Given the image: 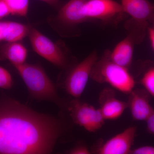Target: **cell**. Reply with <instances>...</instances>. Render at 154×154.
Segmentation results:
<instances>
[{
	"instance_id": "cell-7",
	"label": "cell",
	"mask_w": 154,
	"mask_h": 154,
	"mask_svg": "<svg viewBox=\"0 0 154 154\" xmlns=\"http://www.w3.org/2000/svg\"><path fill=\"white\" fill-rule=\"evenodd\" d=\"M87 20L116 23L125 14L121 4L114 0H86L82 9Z\"/></svg>"
},
{
	"instance_id": "cell-17",
	"label": "cell",
	"mask_w": 154,
	"mask_h": 154,
	"mask_svg": "<svg viewBox=\"0 0 154 154\" xmlns=\"http://www.w3.org/2000/svg\"><path fill=\"white\" fill-rule=\"evenodd\" d=\"M140 83L147 92L154 97V67L144 73L141 79Z\"/></svg>"
},
{
	"instance_id": "cell-25",
	"label": "cell",
	"mask_w": 154,
	"mask_h": 154,
	"mask_svg": "<svg viewBox=\"0 0 154 154\" xmlns=\"http://www.w3.org/2000/svg\"><path fill=\"white\" fill-rule=\"evenodd\" d=\"M152 27H154V23H153V25H152Z\"/></svg>"
},
{
	"instance_id": "cell-9",
	"label": "cell",
	"mask_w": 154,
	"mask_h": 154,
	"mask_svg": "<svg viewBox=\"0 0 154 154\" xmlns=\"http://www.w3.org/2000/svg\"><path fill=\"white\" fill-rule=\"evenodd\" d=\"M137 128H128L99 146L94 152L99 154H128L130 153Z\"/></svg>"
},
{
	"instance_id": "cell-19",
	"label": "cell",
	"mask_w": 154,
	"mask_h": 154,
	"mask_svg": "<svg viewBox=\"0 0 154 154\" xmlns=\"http://www.w3.org/2000/svg\"><path fill=\"white\" fill-rule=\"evenodd\" d=\"M131 154H154V146H143L131 149Z\"/></svg>"
},
{
	"instance_id": "cell-3",
	"label": "cell",
	"mask_w": 154,
	"mask_h": 154,
	"mask_svg": "<svg viewBox=\"0 0 154 154\" xmlns=\"http://www.w3.org/2000/svg\"><path fill=\"white\" fill-rule=\"evenodd\" d=\"M106 50L94 64L91 77L97 82L106 83L122 93L128 94L134 90L135 82L128 69L112 61Z\"/></svg>"
},
{
	"instance_id": "cell-1",
	"label": "cell",
	"mask_w": 154,
	"mask_h": 154,
	"mask_svg": "<svg viewBox=\"0 0 154 154\" xmlns=\"http://www.w3.org/2000/svg\"><path fill=\"white\" fill-rule=\"evenodd\" d=\"M66 131L61 119L0 97V154L51 153Z\"/></svg>"
},
{
	"instance_id": "cell-16",
	"label": "cell",
	"mask_w": 154,
	"mask_h": 154,
	"mask_svg": "<svg viewBox=\"0 0 154 154\" xmlns=\"http://www.w3.org/2000/svg\"><path fill=\"white\" fill-rule=\"evenodd\" d=\"M8 5L11 14L25 17L28 14L29 0H4Z\"/></svg>"
},
{
	"instance_id": "cell-23",
	"label": "cell",
	"mask_w": 154,
	"mask_h": 154,
	"mask_svg": "<svg viewBox=\"0 0 154 154\" xmlns=\"http://www.w3.org/2000/svg\"><path fill=\"white\" fill-rule=\"evenodd\" d=\"M147 32L148 34L149 39L152 48L154 51V27L152 26H149L147 28Z\"/></svg>"
},
{
	"instance_id": "cell-2",
	"label": "cell",
	"mask_w": 154,
	"mask_h": 154,
	"mask_svg": "<svg viewBox=\"0 0 154 154\" xmlns=\"http://www.w3.org/2000/svg\"><path fill=\"white\" fill-rule=\"evenodd\" d=\"M26 85L31 99L52 102L66 110L68 102L61 98L55 86L39 64L14 65Z\"/></svg>"
},
{
	"instance_id": "cell-5",
	"label": "cell",
	"mask_w": 154,
	"mask_h": 154,
	"mask_svg": "<svg viewBox=\"0 0 154 154\" xmlns=\"http://www.w3.org/2000/svg\"><path fill=\"white\" fill-rule=\"evenodd\" d=\"M66 109L75 123L89 132H96L102 128L105 119L99 109L78 99L68 102Z\"/></svg>"
},
{
	"instance_id": "cell-4",
	"label": "cell",
	"mask_w": 154,
	"mask_h": 154,
	"mask_svg": "<svg viewBox=\"0 0 154 154\" xmlns=\"http://www.w3.org/2000/svg\"><path fill=\"white\" fill-rule=\"evenodd\" d=\"M121 5L125 13L131 18L129 35L135 43H140L148 28L154 23V3L148 0H121Z\"/></svg>"
},
{
	"instance_id": "cell-15",
	"label": "cell",
	"mask_w": 154,
	"mask_h": 154,
	"mask_svg": "<svg viewBox=\"0 0 154 154\" xmlns=\"http://www.w3.org/2000/svg\"><path fill=\"white\" fill-rule=\"evenodd\" d=\"M28 56V50L21 43L9 42L0 50V60H9L14 65L25 63Z\"/></svg>"
},
{
	"instance_id": "cell-21",
	"label": "cell",
	"mask_w": 154,
	"mask_h": 154,
	"mask_svg": "<svg viewBox=\"0 0 154 154\" xmlns=\"http://www.w3.org/2000/svg\"><path fill=\"white\" fill-rule=\"evenodd\" d=\"M10 9L4 0H0V19L11 14Z\"/></svg>"
},
{
	"instance_id": "cell-8",
	"label": "cell",
	"mask_w": 154,
	"mask_h": 154,
	"mask_svg": "<svg viewBox=\"0 0 154 154\" xmlns=\"http://www.w3.org/2000/svg\"><path fill=\"white\" fill-rule=\"evenodd\" d=\"M28 35L33 50L37 54L58 67H66V57L57 45L32 27H29Z\"/></svg>"
},
{
	"instance_id": "cell-11",
	"label": "cell",
	"mask_w": 154,
	"mask_h": 154,
	"mask_svg": "<svg viewBox=\"0 0 154 154\" xmlns=\"http://www.w3.org/2000/svg\"><path fill=\"white\" fill-rule=\"evenodd\" d=\"M128 95V108L133 119L137 121H146L154 110L150 103L149 94L145 90H133Z\"/></svg>"
},
{
	"instance_id": "cell-24",
	"label": "cell",
	"mask_w": 154,
	"mask_h": 154,
	"mask_svg": "<svg viewBox=\"0 0 154 154\" xmlns=\"http://www.w3.org/2000/svg\"><path fill=\"white\" fill-rule=\"evenodd\" d=\"M42 2L47 3L50 5L56 7L57 6L59 3V0H39Z\"/></svg>"
},
{
	"instance_id": "cell-10",
	"label": "cell",
	"mask_w": 154,
	"mask_h": 154,
	"mask_svg": "<svg viewBox=\"0 0 154 154\" xmlns=\"http://www.w3.org/2000/svg\"><path fill=\"white\" fill-rule=\"evenodd\" d=\"M99 108L105 120H114L121 116L128 107V103L116 97L114 91L111 88H105L99 97Z\"/></svg>"
},
{
	"instance_id": "cell-20",
	"label": "cell",
	"mask_w": 154,
	"mask_h": 154,
	"mask_svg": "<svg viewBox=\"0 0 154 154\" xmlns=\"http://www.w3.org/2000/svg\"><path fill=\"white\" fill-rule=\"evenodd\" d=\"M70 154H90L91 152L87 146L85 145L77 146L70 150L68 152Z\"/></svg>"
},
{
	"instance_id": "cell-18",
	"label": "cell",
	"mask_w": 154,
	"mask_h": 154,
	"mask_svg": "<svg viewBox=\"0 0 154 154\" xmlns=\"http://www.w3.org/2000/svg\"><path fill=\"white\" fill-rule=\"evenodd\" d=\"M13 79L10 72L0 66V88L9 90L13 87Z\"/></svg>"
},
{
	"instance_id": "cell-13",
	"label": "cell",
	"mask_w": 154,
	"mask_h": 154,
	"mask_svg": "<svg viewBox=\"0 0 154 154\" xmlns=\"http://www.w3.org/2000/svg\"><path fill=\"white\" fill-rule=\"evenodd\" d=\"M86 0H70L60 9L58 15L60 21L68 25H75L88 21L82 12Z\"/></svg>"
},
{
	"instance_id": "cell-6",
	"label": "cell",
	"mask_w": 154,
	"mask_h": 154,
	"mask_svg": "<svg viewBox=\"0 0 154 154\" xmlns=\"http://www.w3.org/2000/svg\"><path fill=\"white\" fill-rule=\"evenodd\" d=\"M98 59L97 52L93 51L72 69L64 81V88L74 99H79L82 95L91 77L92 69Z\"/></svg>"
},
{
	"instance_id": "cell-14",
	"label": "cell",
	"mask_w": 154,
	"mask_h": 154,
	"mask_svg": "<svg viewBox=\"0 0 154 154\" xmlns=\"http://www.w3.org/2000/svg\"><path fill=\"white\" fill-rule=\"evenodd\" d=\"M29 27L21 23L10 21L0 22V42H19L28 35Z\"/></svg>"
},
{
	"instance_id": "cell-12",
	"label": "cell",
	"mask_w": 154,
	"mask_h": 154,
	"mask_svg": "<svg viewBox=\"0 0 154 154\" xmlns=\"http://www.w3.org/2000/svg\"><path fill=\"white\" fill-rule=\"evenodd\" d=\"M134 40L128 35L116 45L112 51L109 52V57L112 61L127 69L132 64L133 58Z\"/></svg>"
},
{
	"instance_id": "cell-22",
	"label": "cell",
	"mask_w": 154,
	"mask_h": 154,
	"mask_svg": "<svg viewBox=\"0 0 154 154\" xmlns=\"http://www.w3.org/2000/svg\"><path fill=\"white\" fill-rule=\"evenodd\" d=\"M146 130L151 134H154V109L151 115L146 121Z\"/></svg>"
}]
</instances>
